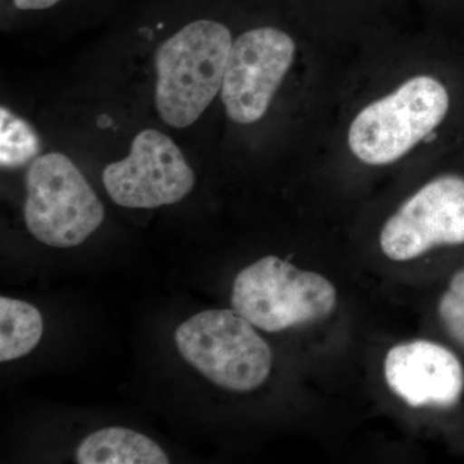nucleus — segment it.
<instances>
[{
	"instance_id": "nucleus-1",
	"label": "nucleus",
	"mask_w": 464,
	"mask_h": 464,
	"mask_svg": "<svg viewBox=\"0 0 464 464\" xmlns=\"http://www.w3.org/2000/svg\"><path fill=\"white\" fill-rule=\"evenodd\" d=\"M232 43L225 24L197 18L159 47L155 103L164 123L181 130L203 115L222 90Z\"/></svg>"
},
{
	"instance_id": "nucleus-2",
	"label": "nucleus",
	"mask_w": 464,
	"mask_h": 464,
	"mask_svg": "<svg viewBox=\"0 0 464 464\" xmlns=\"http://www.w3.org/2000/svg\"><path fill=\"white\" fill-rule=\"evenodd\" d=\"M256 326L237 311L207 310L177 328L176 346L208 381L234 392H250L267 381L274 355Z\"/></svg>"
},
{
	"instance_id": "nucleus-3",
	"label": "nucleus",
	"mask_w": 464,
	"mask_h": 464,
	"mask_svg": "<svg viewBox=\"0 0 464 464\" xmlns=\"http://www.w3.org/2000/svg\"><path fill=\"white\" fill-rule=\"evenodd\" d=\"M231 304L256 328L280 333L326 319L337 304V290L323 275L266 256L235 277Z\"/></svg>"
},
{
	"instance_id": "nucleus-4",
	"label": "nucleus",
	"mask_w": 464,
	"mask_h": 464,
	"mask_svg": "<svg viewBox=\"0 0 464 464\" xmlns=\"http://www.w3.org/2000/svg\"><path fill=\"white\" fill-rule=\"evenodd\" d=\"M447 88L432 76H414L357 114L348 130L351 151L369 166H386L408 154L448 114Z\"/></svg>"
},
{
	"instance_id": "nucleus-5",
	"label": "nucleus",
	"mask_w": 464,
	"mask_h": 464,
	"mask_svg": "<svg viewBox=\"0 0 464 464\" xmlns=\"http://www.w3.org/2000/svg\"><path fill=\"white\" fill-rule=\"evenodd\" d=\"M24 218L36 240L72 248L102 225L105 208L72 159L48 152L27 169Z\"/></svg>"
},
{
	"instance_id": "nucleus-6",
	"label": "nucleus",
	"mask_w": 464,
	"mask_h": 464,
	"mask_svg": "<svg viewBox=\"0 0 464 464\" xmlns=\"http://www.w3.org/2000/svg\"><path fill=\"white\" fill-rule=\"evenodd\" d=\"M102 182L114 203L130 209H154L179 203L195 186V173L167 134L143 130L130 154L105 167Z\"/></svg>"
},
{
	"instance_id": "nucleus-7",
	"label": "nucleus",
	"mask_w": 464,
	"mask_h": 464,
	"mask_svg": "<svg viewBox=\"0 0 464 464\" xmlns=\"http://www.w3.org/2000/svg\"><path fill=\"white\" fill-rule=\"evenodd\" d=\"M295 56L292 36L273 26L241 34L232 43L221 97L226 114L237 124L261 121Z\"/></svg>"
},
{
	"instance_id": "nucleus-8",
	"label": "nucleus",
	"mask_w": 464,
	"mask_h": 464,
	"mask_svg": "<svg viewBox=\"0 0 464 464\" xmlns=\"http://www.w3.org/2000/svg\"><path fill=\"white\" fill-rule=\"evenodd\" d=\"M382 252L391 261H411L439 246L464 244V179L438 177L399 208L382 228Z\"/></svg>"
},
{
	"instance_id": "nucleus-9",
	"label": "nucleus",
	"mask_w": 464,
	"mask_h": 464,
	"mask_svg": "<svg viewBox=\"0 0 464 464\" xmlns=\"http://www.w3.org/2000/svg\"><path fill=\"white\" fill-rule=\"evenodd\" d=\"M383 372L390 390L411 408H453L463 396L462 362L436 342L396 344L387 353Z\"/></svg>"
},
{
	"instance_id": "nucleus-10",
	"label": "nucleus",
	"mask_w": 464,
	"mask_h": 464,
	"mask_svg": "<svg viewBox=\"0 0 464 464\" xmlns=\"http://www.w3.org/2000/svg\"><path fill=\"white\" fill-rule=\"evenodd\" d=\"M79 464H168L169 457L154 440L124 427L91 433L76 449Z\"/></svg>"
},
{
	"instance_id": "nucleus-11",
	"label": "nucleus",
	"mask_w": 464,
	"mask_h": 464,
	"mask_svg": "<svg viewBox=\"0 0 464 464\" xmlns=\"http://www.w3.org/2000/svg\"><path fill=\"white\" fill-rule=\"evenodd\" d=\"M44 332L38 308L27 302L0 297V362H12L32 353Z\"/></svg>"
},
{
	"instance_id": "nucleus-12",
	"label": "nucleus",
	"mask_w": 464,
	"mask_h": 464,
	"mask_svg": "<svg viewBox=\"0 0 464 464\" xmlns=\"http://www.w3.org/2000/svg\"><path fill=\"white\" fill-rule=\"evenodd\" d=\"M41 152L38 134L32 125L11 110L0 109V163L14 169L35 160Z\"/></svg>"
},
{
	"instance_id": "nucleus-13",
	"label": "nucleus",
	"mask_w": 464,
	"mask_h": 464,
	"mask_svg": "<svg viewBox=\"0 0 464 464\" xmlns=\"http://www.w3.org/2000/svg\"><path fill=\"white\" fill-rule=\"evenodd\" d=\"M442 328L464 350V267L457 271L438 304Z\"/></svg>"
}]
</instances>
